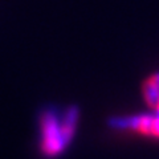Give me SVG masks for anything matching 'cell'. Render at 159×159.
I'll list each match as a JSON object with an SVG mask.
<instances>
[{"mask_svg":"<svg viewBox=\"0 0 159 159\" xmlns=\"http://www.w3.org/2000/svg\"><path fill=\"white\" fill-rule=\"evenodd\" d=\"M80 110L76 106L47 107L37 123V147L45 159H57L65 152L76 138Z\"/></svg>","mask_w":159,"mask_h":159,"instance_id":"obj_1","label":"cell"},{"mask_svg":"<svg viewBox=\"0 0 159 159\" xmlns=\"http://www.w3.org/2000/svg\"><path fill=\"white\" fill-rule=\"evenodd\" d=\"M110 126L139 138L159 141V113L151 110L147 113L114 117L110 121Z\"/></svg>","mask_w":159,"mask_h":159,"instance_id":"obj_2","label":"cell"},{"mask_svg":"<svg viewBox=\"0 0 159 159\" xmlns=\"http://www.w3.org/2000/svg\"><path fill=\"white\" fill-rule=\"evenodd\" d=\"M142 97L151 111L159 113V72L147 76L142 82Z\"/></svg>","mask_w":159,"mask_h":159,"instance_id":"obj_3","label":"cell"}]
</instances>
